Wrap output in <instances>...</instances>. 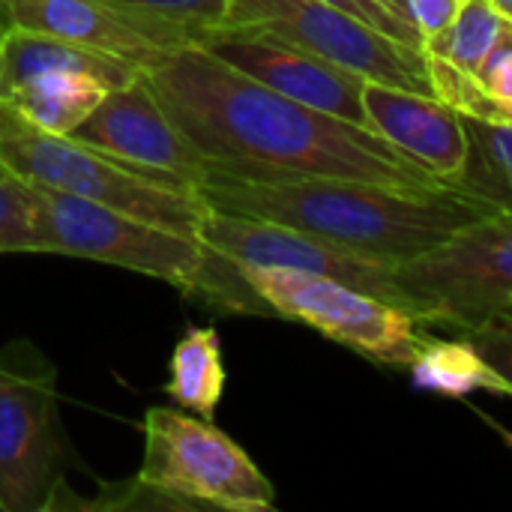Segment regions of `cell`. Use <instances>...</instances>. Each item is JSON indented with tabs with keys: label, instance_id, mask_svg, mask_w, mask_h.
<instances>
[{
	"label": "cell",
	"instance_id": "obj_1",
	"mask_svg": "<svg viewBox=\"0 0 512 512\" xmlns=\"http://www.w3.org/2000/svg\"><path fill=\"white\" fill-rule=\"evenodd\" d=\"M141 75L177 129L207 156L204 180L324 174L414 189L444 186L378 132L294 102L198 42Z\"/></svg>",
	"mask_w": 512,
	"mask_h": 512
},
{
	"label": "cell",
	"instance_id": "obj_2",
	"mask_svg": "<svg viewBox=\"0 0 512 512\" xmlns=\"http://www.w3.org/2000/svg\"><path fill=\"white\" fill-rule=\"evenodd\" d=\"M195 192L210 210L288 225L390 270L492 213L450 186L414 189L324 174L210 177Z\"/></svg>",
	"mask_w": 512,
	"mask_h": 512
},
{
	"label": "cell",
	"instance_id": "obj_3",
	"mask_svg": "<svg viewBox=\"0 0 512 512\" xmlns=\"http://www.w3.org/2000/svg\"><path fill=\"white\" fill-rule=\"evenodd\" d=\"M30 186L36 204V252L114 264L168 282L189 300L237 315H273L240 264L198 237L144 222L114 207Z\"/></svg>",
	"mask_w": 512,
	"mask_h": 512
},
{
	"label": "cell",
	"instance_id": "obj_4",
	"mask_svg": "<svg viewBox=\"0 0 512 512\" xmlns=\"http://www.w3.org/2000/svg\"><path fill=\"white\" fill-rule=\"evenodd\" d=\"M0 168L24 183L78 195L189 237H198L210 210L195 186L135 168L72 135L45 132L3 102Z\"/></svg>",
	"mask_w": 512,
	"mask_h": 512
},
{
	"label": "cell",
	"instance_id": "obj_5",
	"mask_svg": "<svg viewBox=\"0 0 512 512\" xmlns=\"http://www.w3.org/2000/svg\"><path fill=\"white\" fill-rule=\"evenodd\" d=\"M141 435L144 453L135 480L174 510L267 512L276 507V489L264 471L210 420L156 405L144 414Z\"/></svg>",
	"mask_w": 512,
	"mask_h": 512
},
{
	"label": "cell",
	"instance_id": "obj_6",
	"mask_svg": "<svg viewBox=\"0 0 512 512\" xmlns=\"http://www.w3.org/2000/svg\"><path fill=\"white\" fill-rule=\"evenodd\" d=\"M402 306L423 327L465 330L512 303V216L489 213L432 252L393 267Z\"/></svg>",
	"mask_w": 512,
	"mask_h": 512
},
{
	"label": "cell",
	"instance_id": "obj_7",
	"mask_svg": "<svg viewBox=\"0 0 512 512\" xmlns=\"http://www.w3.org/2000/svg\"><path fill=\"white\" fill-rule=\"evenodd\" d=\"M138 75L117 57L24 27H9L0 45V102L54 135H72L111 90Z\"/></svg>",
	"mask_w": 512,
	"mask_h": 512
},
{
	"label": "cell",
	"instance_id": "obj_8",
	"mask_svg": "<svg viewBox=\"0 0 512 512\" xmlns=\"http://www.w3.org/2000/svg\"><path fill=\"white\" fill-rule=\"evenodd\" d=\"M63 474L57 369L33 342L0 348V512L48 510Z\"/></svg>",
	"mask_w": 512,
	"mask_h": 512
},
{
	"label": "cell",
	"instance_id": "obj_9",
	"mask_svg": "<svg viewBox=\"0 0 512 512\" xmlns=\"http://www.w3.org/2000/svg\"><path fill=\"white\" fill-rule=\"evenodd\" d=\"M240 270L273 315L306 324L366 360L408 369L429 339L408 309L348 282L282 267L240 264Z\"/></svg>",
	"mask_w": 512,
	"mask_h": 512
},
{
	"label": "cell",
	"instance_id": "obj_10",
	"mask_svg": "<svg viewBox=\"0 0 512 512\" xmlns=\"http://www.w3.org/2000/svg\"><path fill=\"white\" fill-rule=\"evenodd\" d=\"M225 24L282 36L363 81L438 96L420 48L402 45L324 0H231Z\"/></svg>",
	"mask_w": 512,
	"mask_h": 512
},
{
	"label": "cell",
	"instance_id": "obj_11",
	"mask_svg": "<svg viewBox=\"0 0 512 512\" xmlns=\"http://www.w3.org/2000/svg\"><path fill=\"white\" fill-rule=\"evenodd\" d=\"M0 15L9 27L60 36L117 57L138 72L153 69L201 36L189 24L114 0H0Z\"/></svg>",
	"mask_w": 512,
	"mask_h": 512
},
{
	"label": "cell",
	"instance_id": "obj_12",
	"mask_svg": "<svg viewBox=\"0 0 512 512\" xmlns=\"http://www.w3.org/2000/svg\"><path fill=\"white\" fill-rule=\"evenodd\" d=\"M198 45L294 102L372 129L363 105L366 81L282 36L255 27L222 24L204 30Z\"/></svg>",
	"mask_w": 512,
	"mask_h": 512
},
{
	"label": "cell",
	"instance_id": "obj_13",
	"mask_svg": "<svg viewBox=\"0 0 512 512\" xmlns=\"http://www.w3.org/2000/svg\"><path fill=\"white\" fill-rule=\"evenodd\" d=\"M198 240L243 267H282V270L318 273V276L348 282L354 288H363L381 300L402 306L390 267L357 258L345 249H336L288 225L207 210L198 228Z\"/></svg>",
	"mask_w": 512,
	"mask_h": 512
},
{
	"label": "cell",
	"instance_id": "obj_14",
	"mask_svg": "<svg viewBox=\"0 0 512 512\" xmlns=\"http://www.w3.org/2000/svg\"><path fill=\"white\" fill-rule=\"evenodd\" d=\"M72 138L195 189L207 177V156L177 129L144 75L111 90Z\"/></svg>",
	"mask_w": 512,
	"mask_h": 512
},
{
	"label": "cell",
	"instance_id": "obj_15",
	"mask_svg": "<svg viewBox=\"0 0 512 512\" xmlns=\"http://www.w3.org/2000/svg\"><path fill=\"white\" fill-rule=\"evenodd\" d=\"M363 105L372 132L387 138L408 159L420 162L441 180H450L462 171L468 159V126L465 114H459L453 105L438 96L375 81H366Z\"/></svg>",
	"mask_w": 512,
	"mask_h": 512
},
{
	"label": "cell",
	"instance_id": "obj_16",
	"mask_svg": "<svg viewBox=\"0 0 512 512\" xmlns=\"http://www.w3.org/2000/svg\"><path fill=\"white\" fill-rule=\"evenodd\" d=\"M426 63L438 99L453 105L459 114L486 123H512V30L477 72H465L429 54Z\"/></svg>",
	"mask_w": 512,
	"mask_h": 512
},
{
	"label": "cell",
	"instance_id": "obj_17",
	"mask_svg": "<svg viewBox=\"0 0 512 512\" xmlns=\"http://www.w3.org/2000/svg\"><path fill=\"white\" fill-rule=\"evenodd\" d=\"M468 159L459 174L444 180L450 189L486 204L492 213L512 216V123L465 117Z\"/></svg>",
	"mask_w": 512,
	"mask_h": 512
},
{
	"label": "cell",
	"instance_id": "obj_18",
	"mask_svg": "<svg viewBox=\"0 0 512 512\" xmlns=\"http://www.w3.org/2000/svg\"><path fill=\"white\" fill-rule=\"evenodd\" d=\"M225 357L216 327H189L171 351L165 393L177 408L213 420L225 393Z\"/></svg>",
	"mask_w": 512,
	"mask_h": 512
},
{
	"label": "cell",
	"instance_id": "obj_19",
	"mask_svg": "<svg viewBox=\"0 0 512 512\" xmlns=\"http://www.w3.org/2000/svg\"><path fill=\"white\" fill-rule=\"evenodd\" d=\"M411 378L426 393H441L450 399H465L477 390L510 396V384L477 354L468 339H426L414 363Z\"/></svg>",
	"mask_w": 512,
	"mask_h": 512
},
{
	"label": "cell",
	"instance_id": "obj_20",
	"mask_svg": "<svg viewBox=\"0 0 512 512\" xmlns=\"http://www.w3.org/2000/svg\"><path fill=\"white\" fill-rule=\"evenodd\" d=\"M510 30L512 18L498 9L495 0H468L441 33L426 39L423 54L459 66L465 72H477Z\"/></svg>",
	"mask_w": 512,
	"mask_h": 512
},
{
	"label": "cell",
	"instance_id": "obj_21",
	"mask_svg": "<svg viewBox=\"0 0 512 512\" xmlns=\"http://www.w3.org/2000/svg\"><path fill=\"white\" fill-rule=\"evenodd\" d=\"M36 204L30 186L0 168V255L36 252Z\"/></svg>",
	"mask_w": 512,
	"mask_h": 512
},
{
	"label": "cell",
	"instance_id": "obj_22",
	"mask_svg": "<svg viewBox=\"0 0 512 512\" xmlns=\"http://www.w3.org/2000/svg\"><path fill=\"white\" fill-rule=\"evenodd\" d=\"M324 3L348 12L351 18L363 21L366 27H372L402 45L423 51V33L417 30V24L411 18L408 0H324Z\"/></svg>",
	"mask_w": 512,
	"mask_h": 512
},
{
	"label": "cell",
	"instance_id": "obj_23",
	"mask_svg": "<svg viewBox=\"0 0 512 512\" xmlns=\"http://www.w3.org/2000/svg\"><path fill=\"white\" fill-rule=\"evenodd\" d=\"M462 339L477 348V354L510 384L512 393V306L492 309L489 315L465 327Z\"/></svg>",
	"mask_w": 512,
	"mask_h": 512
},
{
	"label": "cell",
	"instance_id": "obj_24",
	"mask_svg": "<svg viewBox=\"0 0 512 512\" xmlns=\"http://www.w3.org/2000/svg\"><path fill=\"white\" fill-rule=\"evenodd\" d=\"M114 3L165 15V18L189 24V27H195L201 33L210 30V27L225 24L228 9H231V0H114Z\"/></svg>",
	"mask_w": 512,
	"mask_h": 512
},
{
	"label": "cell",
	"instance_id": "obj_25",
	"mask_svg": "<svg viewBox=\"0 0 512 512\" xmlns=\"http://www.w3.org/2000/svg\"><path fill=\"white\" fill-rule=\"evenodd\" d=\"M465 3L468 0H408L411 18H414L417 30L423 33V45H426V39H432L453 21Z\"/></svg>",
	"mask_w": 512,
	"mask_h": 512
},
{
	"label": "cell",
	"instance_id": "obj_26",
	"mask_svg": "<svg viewBox=\"0 0 512 512\" xmlns=\"http://www.w3.org/2000/svg\"><path fill=\"white\" fill-rule=\"evenodd\" d=\"M495 3H498V9H501L507 18H512V0H495Z\"/></svg>",
	"mask_w": 512,
	"mask_h": 512
},
{
	"label": "cell",
	"instance_id": "obj_27",
	"mask_svg": "<svg viewBox=\"0 0 512 512\" xmlns=\"http://www.w3.org/2000/svg\"><path fill=\"white\" fill-rule=\"evenodd\" d=\"M6 30H9V21L0 15V45H3V36H6Z\"/></svg>",
	"mask_w": 512,
	"mask_h": 512
},
{
	"label": "cell",
	"instance_id": "obj_28",
	"mask_svg": "<svg viewBox=\"0 0 512 512\" xmlns=\"http://www.w3.org/2000/svg\"><path fill=\"white\" fill-rule=\"evenodd\" d=\"M510 447H512V438H510Z\"/></svg>",
	"mask_w": 512,
	"mask_h": 512
},
{
	"label": "cell",
	"instance_id": "obj_29",
	"mask_svg": "<svg viewBox=\"0 0 512 512\" xmlns=\"http://www.w3.org/2000/svg\"><path fill=\"white\" fill-rule=\"evenodd\" d=\"M510 306H512V303H510Z\"/></svg>",
	"mask_w": 512,
	"mask_h": 512
}]
</instances>
